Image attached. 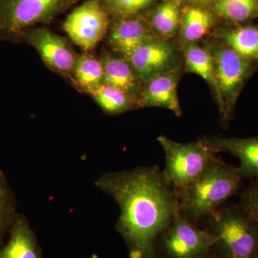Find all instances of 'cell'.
<instances>
[{
    "label": "cell",
    "mask_w": 258,
    "mask_h": 258,
    "mask_svg": "<svg viewBox=\"0 0 258 258\" xmlns=\"http://www.w3.org/2000/svg\"><path fill=\"white\" fill-rule=\"evenodd\" d=\"M186 70L203 78L211 86L215 96L217 86L213 62L208 49L200 47L195 42L186 44L184 50Z\"/></svg>",
    "instance_id": "19"
},
{
    "label": "cell",
    "mask_w": 258,
    "mask_h": 258,
    "mask_svg": "<svg viewBox=\"0 0 258 258\" xmlns=\"http://www.w3.org/2000/svg\"><path fill=\"white\" fill-rule=\"evenodd\" d=\"M214 12L234 25H247L258 17V0H217Z\"/></svg>",
    "instance_id": "20"
},
{
    "label": "cell",
    "mask_w": 258,
    "mask_h": 258,
    "mask_svg": "<svg viewBox=\"0 0 258 258\" xmlns=\"http://www.w3.org/2000/svg\"><path fill=\"white\" fill-rule=\"evenodd\" d=\"M252 258H258V248L257 249V251H256L255 253H254L253 257Z\"/></svg>",
    "instance_id": "28"
},
{
    "label": "cell",
    "mask_w": 258,
    "mask_h": 258,
    "mask_svg": "<svg viewBox=\"0 0 258 258\" xmlns=\"http://www.w3.org/2000/svg\"><path fill=\"white\" fill-rule=\"evenodd\" d=\"M110 26L106 7L96 0H86L68 15L62 29L77 46L91 52L108 35Z\"/></svg>",
    "instance_id": "7"
},
{
    "label": "cell",
    "mask_w": 258,
    "mask_h": 258,
    "mask_svg": "<svg viewBox=\"0 0 258 258\" xmlns=\"http://www.w3.org/2000/svg\"><path fill=\"white\" fill-rule=\"evenodd\" d=\"M201 258H216L215 257H207V256H205V257H201Z\"/></svg>",
    "instance_id": "29"
},
{
    "label": "cell",
    "mask_w": 258,
    "mask_h": 258,
    "mask_svg": "<svg viewBox=\"0 0 258 258\" xmlns=\"http://www.w3.org/2000/svg\"><path fill=\"white\" fill-rule=\"evenodd\" d=\"M240 207L258 225V179L252 180L241 192Z\"/></svg>",
    "instance_id": "25"
},
{
    "label": "cell",
    "mask_w": 258,
    "mask_h": 258,
    "mask_svg": "<svg viewBox=\"0 0 258 258\" xmlns=\"http://www.w3.org/2000/svg\"><path fill=\"white\" fill-rule=\"evenodd\" d=\"M157 140L165 154L163 174L174 189L195 181L216 156L200 140L183 144L164 136L158 137Z\"/></svg>",
    "instance_id": "6"
},
{
    "label": "cell",
    "mask_w": 258,
    "mask_h": 258,
    "mask_svg": "<svg viewBox=\"0 0 258 258\" xmlns=\"http://www.w3.org/2000/svg\"><path fill=\"white\" fill-rule=\"evenodd\" d=\"M69 7V0H0V42H21L25 32Z\"/></svg>",
    "instance_id": "5"
},
{
    "label": "cell",
    "mask_w": 258,
    "mask_h": 258,
    "mask_svg": "<svg viewBox=\"0 0 258 258\" xmlns=\"http://www.w3.org/2000/svg\"><path fill=\"white\" fill-rule=\"evenodd\" d=\"M154 0H109L104 5L121 18L134 16L152 4Z\"/></svg>",
    "instance_id": "24"
},
{
    "label": "cell",
    "mask_w": 258,
    "mask_h": 258,
    "mask_svg": "<svg viewBox=\"0 0 258 258\" xmlns=\"http://www.w3.org/2000/svg\"><path fill=\"white\" fill-rule=\"evenodd\" d=\"M79 1H81V0H69V6H71V5H72L73 4H75V3H78V2ZM96 1L99 2V3L105 5L108 1H109V0H96Z\"/></svg>",
    "instance_id": "26"
},
{
    "label": "cell",
    "mask_w": 258,
    "mask_h": 258,
    "mask_svg": "<svg viewBox=\"0 0 258 258\" xmlns=\"http://www.w3.org/2000/svg\"><path fill=\"white\" fill-rule=\"evenodd\" d=\"M107 35L112 50L125 58L140 45L156 38L147 22L134 16L121 18L112 24Z\"/></svg>",
    "instance_id": "13"
},
{
    "label": "cell",
    "mask_w": 258,
    "mask_h": 258,
    "mask_svg": "<svg viewBox=\"0 0 258 258\" xmlns=\"http://www.w3.org/2000/svg\"><path fill=\"white\" fill-rule=\"evenodd\" d=\"M180 15L177 7L171 2H166L154 10L151 18L153 29L164 37H171L179 26Z\"/></svg>",
    "instance_id": "22"
},
{
    "label": "cell",
    "mask_w": 258,
    "mask_h": 258,
    "mask_svg": "<svg viewBox=\"0 0 258 258\" xmlns=\"http://www.w3.org/2000/svg\"><path fill=\"white\" fill-rule=\"evenodd\" d=\"M22 42L36 50L47 69L73 83V70L79 55L67 39L40 27L25 32Z\"/></svg>",
    "instance_id": "9"
},
{
    "label": "cell",
    "mask_w": 258,
    "mask_h": 258,
    "mask_svg": "<svg viewBox=\"0 0 258 258\" xmlns=\"http://www.w3.org/2000/svg\"><path fill=\"white\" fill-rule=\"evenodd\" d=\"M212 152L230 153L240 159L237 172L242 179H258V136L251 138L205 137L199 139Z\"/></svg>",
    "instance_id": "11"
},
{
    "label": "cell",
    "mask_w": 258,
    "mask_h": 258,
    "mask_svg": "<svg viewBox=\"0 0 258 258\" xmlns=\"http://www.w3.org/2000/svg\"><path fill=\"white\" fill-rule=\"evenodd\" d=\"M174 67L144 82L137 101L139 107H161L181 114L177 95L179 72Z\"/></svg>",
    "instance_id": "12"
},
{
    "label": "cell",
    "mask_w": 258,
    "mask_h": 258,
    "mask_svg": "<svg viewBox=\"0 0 258 258\" xmlns=\"http://www.w3.org/2000/svg\"><path fill=\"white\" fill-rule=\"evenodd\" d=\"M181 21V36L186 44L203 38L210 31L214 23L212 15L200 8L185 10Z\"/></svg>",
    "instance_id": "21"
},
{
    "label": "cell",
    "mask_w": 258,
    "mask_h": 258,
    "mask_svg": "<svg viewBox=\"0 0 258 258\" xmlns=\"http://www.w3.org/2000/svg\"><path fill=\"white\" fill-rule=\"evenodd\" d=\"M207 218L225 258L253 257L258 248V225L240 206L219 208Z\"/></svg>",
    "instance_id": "4"
},
{
    "label": "cell",
    "mask_w": 258,
    "mask_h": 258,
    "mask_svg": "<svg viewBox=\"0 0 258 258\" xmlns=\"http://www.w3.org/2000/svg\"><path fill=\"white\" fill-rule=\"evenodd\" d=\"M241 181L237 166L215 156L195 181L175 189L179 213L196 225L238 192Z\"/></svg>",
    "instance_id": "2"
},
{
    "label": "cell",
    "mask_w": 258,
    "mask_h": 258,
    "mask_svg": "<svg viewBox=\"0 0 258 258\" xmlns=\"http://www.w3.org/2000/svg\"><path fill=\"white\" fill-rule=\"evenodd\" d=\"M73 84L81 91L89 94L103 83V71L101 59L90 53L79 55L73 70Z\"/></svg>",
    "instance_id": "17"
},
{
    "label": "cell",
    "mask_w": 258,
    "mask_h": 258,
    "mask_svg": "<svg viewBox=\"0 0 258 258\" xmlns=\"http://www.w3.org/2000/svg\"><path fill=\"white\" fill-rule=\"evenodd\" d=\"M102 110L109 115H118L137 106V102L121 90L101 83L89 93Z\"/></svg>",
    "instance_id": "18"
},
{
    "label": "cell",
    "mask_w": 258,
    "mask_h": 258,
    "mask_svg": "<svg viewBox=\"0 0 258 258\" xmlns=\"http://www.w3.org/2000/svg\"><path fill=\"white\" fill-rule=\"evenodd\" d=\"M208 50L216 76L219 111L222 124L226 126L233 116L242 89L258 66L222 41L212 43Z\"/></svg>",
    "instance_id": "3"
},
{
    "label": "cell",
    "mask_w": 258,
    "mask_h": 258,
    "mask_svg": "<svg viewBox=\"0 0 258 258\" xmlns=\"http://www.w3.org/2000/svg\"><path fill=\"white\" fill-rule=\"evenodd\" d=\"M9 232V241L0 248V258H43L35 232L25 215L16 213Z\"/></svg>",
    "instance_id": "14"
},
{
    "label": "cell",
    "mask_w": 258,
    "mask_h": 258,
    "mask_svg": "<svg viewBox=\"0 0 258 258\" xmlns=\"http://www.w3.org/2000/svg\"><path fill=\"white\" fill-rule=\"evenodd\" d=\"M100 59L103 66V83L121 90L137 102L142 89L141 81L128 61L109 52H104Z\"/></svg>",
    "instance_id": "15"
},
{
    "label": "cell",
    "mask_w": 258,
    "mask_h": 258,
    "mask_svg": "<svg viewBox=\"0 0 258 258\" xmlns=\"http://www.w3.org/2000/svg\"><path fill=\"white\" fill-rule=\"evenodd\" d=\"M120 208L115 229L131 258H157L156 244L179 213L172 185L158 166L106 173L95 183Z\"/></svg>",
    "instance_id": "1"
},
{
    "label": "cell",
    "mask_w": 258,
    "mask_h": 258,
    "mask_svg": "<svg viewBox=\"0 0 258 258\" xmlns=\"http://www.w3.org/2000/svg\"><path fill=\"white\" fill-rule=\"evenodd\" d=\"M176 49L170 42L153 39L140 45L125 57L141 82L144 83L174 66Z\"/></svg>",
    "instance_id": "10"
},
{
    "label": "cell",
    "mask_w": 258,
    "mask_h": 258,
    "mask_svg": "<svg viewBox=\"0 0 258 258\" xmlns=\"http://www.w3.org/2000/svg\"><path fill=\"white\" fill-rule=\"evenodd\" d=\"M221 41L239 55L258 66V28L254 25H234L220 35Z\"/></svg>",
    "instance_id": "16"
},
{
    "label": "cell",
    "mask_w": 258,
    "mask_h": 258,
    "mask_svg": "<svg viewBox=\"0 0 258 258\" xmlns=\"http://www.w3.org/2000/svg\"><path fill=\"white\" fill-rule=\"evenodd\" d=\"M16 200L6 178L0 171V243L16 215Z\"/></svg>",
    "instance_id": "23"
},
{
    "label": "cell",
    "mask_w": 258,
    "mask_h": 258,
    "mask_svg": "<svg viewBox=\"0 0 258 258\" xmlns=\"http://www.w3.org/2000/svg\"><path fill=\"white\" fill-rule=\"evenodd\" d=\"M195 1L198 2V3H200V4L209 5L210 4V3H213V2L216 3L217 0H195Z\"/></svg>",
    "instance_id": "27"
},
{
    "label": "cell",
    "mask_w": 258,
    "mask_h": 258,
    "mask_svg": "<svg viewBox=\"0 0 258 258\" xmlns=\"http://www.w3.org/2000/svg\"><path fill=\"white\" fill-rule=\"evenodd\" d=\"M161 248L168 258L205 257L217 243L212 232L198 228L179 213L161 235Z\"/></svg>",
    "instance_id": "8"
}]
</instances>
